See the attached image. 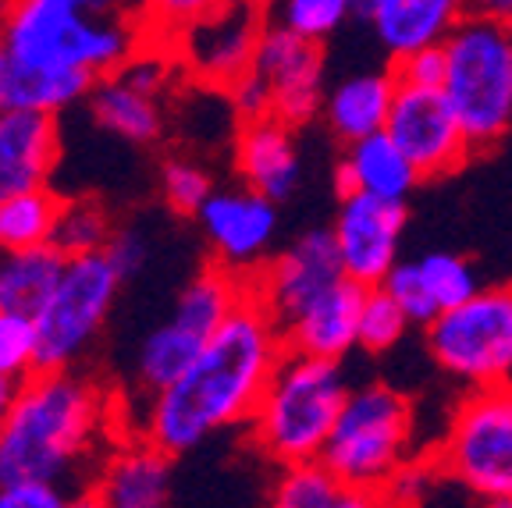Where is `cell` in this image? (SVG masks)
<instances>
[{
	"label": "cell",
	"mask_w": 512,
	"mask_h": 508,
	"mask_svg": "<svg viewBox=\"0 0 512 508\" xmlns=\"http://www.w3.org/2000/svg\"><path fill=\"white\" fill-rule=\"evenodd\" d=\"M146 43L121 0H4L0 107L57 114Z\"/></svg>",
	"instance_id": "obj_1"
},
{
	"label": "cell",
	"mask_w": 512,
	"mask_h": 508,
	"mask_svg": "<svg viewBox=\"0 0 512 508\" xmlns=\"http://www.w3.org/2000/svg\"><path fill=\"white\" fill-rule=\"evenodd\" d=\"M285 352V331L249 292L207 338L196 363L175 384L143 398L139 434L178 459L221 430L246 427Z\"/></svg>",
	"instance_id": "obj_2"
},
{
	"label": "cell",
	"mask_w": 512,
	"mask_h": 508,
	"mask_svg": "<svg viewBox=\"0 0 512 508\" xmlns=\"http://www.w3.org/2000/svg\"><path fill=\"white\" fill-rule=\"evenodd\" d=\"M111 413V395L72 366L25 377L0 427V484L40 477L75 491L82 469L96 473L89 459L111 427Z\"/></svg>",
	"instance_id": "obj_3"
},
{
	"label": "cell",
	"mask_w": 512,
	"mask_h": 508,
	"mask_svg": "<svg viewBox=\"0 0 512 508\" xmlns=\"http://www.w3.org/2000/svg\"><path fill=\"white\" fill-rule=\"evenodd\" d=\"M349 391L342 359L288 349L246 423L249 441L274 466L320 459Z\"/></svg>",
	"instance_id": "obj_4"
},
{
	"label": "cell",
	"mask_w": 512,
	"mask_h": 508,
	"mask_svg": "<svg viewBox=\"0 0 512 508\" xmlns=\"http://www.w3.org/2000/svg\"><path fill=\"white\" fill-rule=\"evenodd\" d=\"M448 104L459 114L473 153H488L512 132V25L470 15L441 40Z\"/></svg>",
	"instance_id": "obj_5"
},
{
	"label": "cell",
	"mask_w": 512,
	"mask_h": 508,
	"mask_svg": "<svg viewBox=\"0 0 512 508\" xmlns=\"http://www.w3.org/2000/svg\"><path fill=\"white\" fill-rule=\"evenodd\" d=\"M320 459L370 505L384 501L399 469L413 462V402L388 384L352 388Z\"/></svg>",
	"instance_id": "obj_6"
},
{
	"label": "cell",
	"mask_w": 512,
	"mask_h": 508,
	"mask_svg": "<svg viewBox=\"0 0 512 508\" xmlns=\"http://www.w3.org/2000/svg\"><path fill=\"white\" fill-rule=\"evenodd\" d=\"M434 466L484 505H512V384L470 388L441 437Z\"/></svg>",
	"instance_id": "obj_7"
},
{
	"label": "cell",
	"mask_w": 512,
	"mask_h": 508,
	"mask_svg": "<svg viewBox=\"0 0 512 508\" xmlns=\"http://www.w3.org/2000/svg\"><path fill=\"white\" fill-rule=\"evenodd\" d=\"M424 331L441 374L466 388L502 384L512 363V281L477 288L466 302L441 310Z\"/></svg>",
	"instance_id": "obj_8"
},
{
	"label": "cell",
	"mask_w": 512,
	"mask_h": 508,
	"mask_svg": "<svg viewBox=\"0 0 512 508\" xmlns=\"http://www.w3.org/2000/svg\"><path fill=\"white\" fill-rule=\"evenodd\" d=\"M121 270L107 253L68 256L64 274L43 310L36 313L40 331V370L75 366L104 331L111 306L118 299Z\"/></svg>",
	"instance_id": "obj_9"
},
{
	"label": "cell",
	"mask_w": 512,
	"mask_h": 508,
	"mask_svg": "<svg viewBox=\"0 0 512 508\" xmlns=\"http://www.w3.org/2000/svg\"><path fill=\"white\" fill-rule=\"evenodd\" d=\"M267 25V0H228L207 15L192 18L164 47H171L189 79L228 93L242 75L253 72Z\"/></svg>",
	"instance_id": "obj_10"
},
{
	"label": "cell",
	"mask_w": 512,
	"mask_h": 508,
	"mask_svg": "<svg viewBox=\"0 0 512 508\" xmlns=\"http://www.w3.org/2000/svg\"><path fill=\"white\" fill-rule=\"evenodd\" d=\"M384 132L406 150L416 171L431 178H445L473 157V143L459 114L448 104L445 89L434 86H399L392 100V114Z\"/></svg>",
	"instance_id": "obj_11"
},
{
	"label": "cell",
	"mask_w": 512,
	"mask_h": 508,
	"mask_svg": "<svg viewBox=\"0 0 512 508\" xmlns=\"http://www.w3.org/2000/svg\"><path fill=\"white\" fill-rule=\"evenodd\" d=\"M196 221H200L214 260L242 278H253L264 267L278 239V203L249 185L214 189Z\"/></svg>",
	"instance_id": "obj_12"
},
{
	"label": "cell",
	"mask_w": 512,
	"mask_h": 508,
	"mask_svg": "<svg viewBox=\"0 0 512 508\" xmlns=\"http://www.w3.org/2000/svg\"><path fill=\"white\" fill-rule=\"evenodd\" d=\"M342 278L345 267L338 260L335 235H331V228H317L299 235L278 256H271L249 278V288H253V295L264 302L271 317L278 320V327L285 331L320 292H328Z\"/></svg>",
	"instance_id": "obj_13"
},
{
	"label": "cell",
	"mask_w": 512,
	"mask_h": 508,
	"mask_svg": "<svg viewBox=\"0 0 512 508\" xmlns=\"http://www.w3.org/2000/svg\"><path fill=\"white\" fill-rule=\"evenodd\" d=\"M409 210L399 199H377L363 192H342V207L331 224L338 260L345 278L374 288L381 285L399 263L402 235H406Z\"/></svg>",
	"instance_id": "obj_14"
},
{
	"label": "cell",
	"mask_w": 512,
	"mask_h": 508,
	"mask_svg": "<svg viewBox=\"0 0 512 508\" xmlns=\"http://www.w3.org/2000/svg\"><path fill=\"white\" fill-rule=\"evenodd\" d=\"M253 72L271 89V114L288 125H306L320 118L324 107V43L306 40L299 32L267 25Z\"/></svg>",
	"instance_id": "obj_15"
},
{
	"label": "cell",
	"mask_w": 512,
	"mask_h": 508,
	"mask_svg": "<svg viewBox=\"0 0 512 508\" xmlns=\"http://www.w3.org/2000/svg\"><path fill=\"white\" fill-rule=\"evenodd\" d=\"M175 455L146 441L143 434L136 441H125L121 448L104 455L96 466L93 480L86 487L89 505L104 508H160L171 501V466Z\"/></svg>",
	"instance_id": "obj_16"
},
{
	"label": "cell",
	"mask_w": 512,
	"mask_h": 508,
	"mask_svg": "<svg viewBox=\"0 0 512 508\" xmlns=\"http://www.w3.org/2000/svg\"><path fill=\"white\" fill-rule=\"evenodd\" d=\"M232 157L239 182L271 196L274 203L292 199L299 182H303V157H299L296 125L281 121L278 114L239 121Z\"/></svg>",
	"instance_id": "obj_17"
},
{
	"label": "cell",
	"mask_w": 512,
	"mask_h": 508,
	"mask_svg": "<svg viewBox=\"0 0 512 508\" xmlns=\"http://www.w3.org/2000/svg\"><path fill=\"white\" fill-rule=\"evenodd\" d=\"M363 299H367V285L352 278L335 281L285 327V345L306 356L345 359L352 349H360Z\"/></svg>",
	"instance_id": "obj_18"
},
{
	"label": "cell",
	"mask_w": 512,
	"mask_h": 508,
	"mask_svg": "<svg viewBox=\"0 0 512 508\" xmlns=\"http://www.w3.org/2000/svg\"><path fill=\"white\" fill-rule=\"evenodd\" d=\"M57 164V114L0 107V199L40 189Z\"/></svg>",
	"instance_id": "obj_19"
},
{
	"label": "cell",
	"mask_w": 512,
	"mask_h": 508,
	"mask_svg": "<svg viewBox=\"0 0 512 508\" xmlns=\"http://www.w3.org/2000/svg\"><path fill=\"white\" fill-rule=\"evenodd\" d=\"M473 11V0H377L370 11L374 40L388 57L434 47Z\"/></svg>",
	"instance_id": "obj_20"
},
{
	"label": "cell",
	"mask_w": 512,
	"mask_h": 508,
	"mask_svg": "<svg viewBox=\"0 0 512 508\" xmlns=\"http://www.w3.org/2000/svg\"><path fill=\"white\" fill-rule=\"evenodd\" d=\"M420 182H424V175L416 171L406 150L388 132H374L367 139L345 143L342 164H338V189L342 192H363V196L406 203Z\"/></svg>",
	"instance_id": "obj_21"
},
{
	"label": "cell",
	"mask_w": 512,
	"mask_h": 508,
	"mask_svg": "<svg viewBox=\"0 0 512 508\" xmlns=\"http://www.w3.org/2000/svg\"><path fill=\"white\" fill-rule=\"evenodd\" d=\"M395 72H356L345 75L342 82L328 86L324 93V107L320 118L328 125V132L342 143H356L374 132H384L388 114H392L395 100Z\"/></svg>",
	"instance_id": "obj_22"
},
{
	"label": "cell",
	"mask_w": 512,
	"mask_h": 508,
	"mask_svg": "<svg viewBox=\"0 0 512 508\" xmlns=\"http://www.w3.org/2000/svg\"><path fill=\"white\" fill-rule=\"evenodd\" d=\"M93 118L107 132L121 135L128 143H153L164 132V111H160V96H150L125 82L118 72L104 75L89 93Z\"/></svg>",
	"instance_id": "obj_23"
},
{
	"label": "cell",
	"mask_w": 512,
	"mask_h": 508,
	"mask_svg": "<svg viewBox=\"0 0 512 508\" xmlns=\"http://www.w3.org/2000/svg\"><path fill=\"white\" fill-rule=\"evenodd\" d=\"M64 263H68V256L50 242L4 253L0 256V306L36 317L61 281Z\"/></svg>",
	"instance_id": "obj_24"
},
{
	"label": "cell",
	"mask_w": 512,
	"mask_h": 508,
	"mask_svg": "<svg viewBox=\"0 0 512 508\" xmlns=\"http://www.w3.org/2000/svg\"><path fill=\"white\" fill-rule=\"evenodd\" d=\"M207 338L200 331H192L189 324L171 317L168 324H160L157 331H150L143 338L136 352V391L143 398L157 395L160 388L175 384L178 377L196 363V356L203 352Z\"/></svg>",
	"instance_id": "obj_25"
},
{
	"label": "cell",
	"mask_w": 512,
	"mask_h": 508,
	"mask_svg": "<svg viewBox=\"0 0 512 508\" xmlns=\"http://www.w3.org/2000/svg\"><path fill=\"white\" fill-rule=\"evenodd\" d=\"M278 480L271 487V501L278 508H363L370 505L356 494L324 459H303L278 466Z\"/></svg>",
	"instance_id": "obj_26"
},
{
	"label": "cell",
	"mask_w": 512,
	"mask_h": 508,
	"mask_svg": "<svg viewBox=\"0 0 512 508\" xmlns=\"http://www.w3.org/2000/svg\"><path fill=\"white\" fill-rule=\"evenodd\" d=\"M57 210H61V196L50 192L47 185L0 199V256L47 246L54 235Z\"/></svg>",
	"instance_id": "obj_27"
},
{
	"label": "cell",
	"mask_w": 512,
	"mask_h": 508,
	"mask_svg": "<svg viewBox=\"0 0 512 508\" xmlns=\"http://www.w3.org/2000/svg\"><path fill=\"white\" fill-rule=\"evenodd\" d=\"M111 235H114L111 210H107L100 199L75 196V199H61L50 246H57L64 256L104 253Z\"/></svg>",
	"instance_id": "obj_28"
},
{
	"label": "cell",
	"mask_w": 512,
	"mask_h": 508,
	"mask_svg": "<svg viewBox=\"0 0 512 508\" xmlns=\"http://www.w3.org/2000/svg\"><path fill=\"white\" fill-rule=\"evenodd\" d=\"M267 18L306 40L328 43L349 18H356V8L352 0H267Z\"/></svg>",
	"instance_id": "obj_29"
},
{
	"label": "cell",
	"mask_w": 512,
	"mask_h": 508,
	"mask_svg": "<svg viewBox=\"0 0 512 508\" xmlns=\"http://www.w3.org/2000/svg\"><path fill=\"white\" fill-rule=\"evenodd\" d=\"M416 267H420V278H424L427 292H431L434 306L441 310H452L459 302H466L480 288V278L473 263L459 253H427L416 256Z\"/></svg>",
	"instance_id": "obj_30"
},
{
	"label": "cell",
	"mask_w": 512,
	"mask_h": 508,
	"mask_svg": "<svg viewBox=\"0 0 512 508\" xmlns=\"http://www.w3.org/2000/svg\"><path fill=\"white\" fill-rule=\"evenodd\" d=\"M413 327V320L406 317L399 302L384 292L381 285L367 288V299H363L360 313V349L370 356H384L392 352L395 345L406 338V331Z\"/></svg>",
	"instance_id": "obj_31"
},
{
	"label": "cell",
	"mask_w": 512,
	"mask_h": 508,
	"mask_svg": "<svg viewBox=\"0 0 512 508\" xmlns=\"http://www.w3.org/2000/svg\"><path fill=\"white\" fill-rule=\"evenodd\" d=\"M40 370V331L36 317L0 306V374L22 384Z\"/></svg>",
	"instance_id": "obj_32"
},
{
	"label": "cell",
	"mask_w": 512,
	"mask_h": 508,
	"mask_svg": "<svg viewBox=\"0 0 512 508\" xmlns=\"http://www.w3.org/2000/svg\"><path fill=\"white\" fill-rule=\"evenodd\" d=\"M160 192H164V203L178 217H196L203 203L210 199V192H214V178L196 160L175 157L160 167Z\"/></svg>",
	"instance_id": "obj_33"
},
{
	"label": "cell",
	"mask_w": 512,
	"mask_h": 508,
	"mask_svg": "<svg viewBox=\"0 0 512 508\" xmlns=\"http://www.w3.org/2000/svg\"><path fill=\"white\" fill-rule=\"evenodd\" d=\"M221 4H228V0H143L136 18L146 43H168L192 18L207 15V11L221 8Z\"/></svg>",
	"instance_id": "obj_34"
},
{
	"label": "cell",
	"mask_w": 512,
	"mask_h": 508,
	"mask_svg": "<svg viewBox=\"0 0 512 508\" xmlns=\"http://www.w3.org/2000/svg\"><path fill=\"white\" fill-rule=\"evenodd\" d=\"M381 288L392 295L395 302H399L413 324L427 327L434 317H438V306H434L431 292H427L424 278H420V267H416V260H399V263H395L392 274L381 281Z\"/></svg>",
	"instance_id": "obj_35"
},
{
	"label": "cell",
	"mask_w": 512,
	"mask_h": 508,
	"mask_svg": "<svg viewBox=\"0 0 512 508\" xmlns=\"http://www.w3.org/2000/svg\"><path fill=\"white\" fill-rule=\"evenodd\" d=\"M68 501H79V498L68 494V487L54 484V480L22 477L0 484V508H61Z\"/></svg>",
	"instance_id": "obj_36"
},
{
	"label": "cell",
	"mask_w": 512,
	"mask_h": 508,
	"mask_svg": "<svg viewBox=\"0 0 512 508\" xmlns=\"http://www.w3.org/2000/svg\"><path fill=\"white\" fill-rule=\"evenodd\" d=\"M392 72L399 86L441 89V82H445V50H441V43H434V47H420V50H413V54H402V57H395Z\"/></svg>",
	"instance_id": "obj_37"
},
{
	"label": "cell",
	"mask_w": 512,
	"mask_h": 508,
	"mask_svg": "<svg viewBox=\"0 0 512 508\" xmlns=\"http://www.w3.org/2000/svg\"><path fill=\"white\" fill-rule=\"evenodd\" d=\"M228 104L235 107L239 121L264 118V114H271V89H267V82L260 79V75L249 72V75H242L232 89H228Z\"/></svg>",
	"instance_id": "obj_38"
},
{
	"label": "cell",
	"mask_w": 512,
	"mask_h": 508,
	"mask_svg": "<svg viewBox=\"0 0 512 508\" xmlns=\"http://www.w3.org/2000/svg\"><path fill=\"white\" fill-rule=\"evenodd\" d=\"M104 253L111 256V263L121 270V278H132V274L146 263V253H150V249H146V239L139 235V231H114Z\"/></svg>",
	"instance_id": "obj_39"
},
{
	"label": "cell",
	"mask_w": 512,
	"mask_h": 508,
	"mask_svg": "<svg viewBox=\"0 0 512 508\" xmlns=\"http://www.w3.org/2000/svg\"><path fill=\"white\" fill-rule=\"evenodd\" d=\"M473 11L495 18V22L512 25V0H473Z\"/></svg>",
	"instance_id": "obj_40"
},
{
	"label": "cell",
	"mask_w": 512,
	"mask_h": 508,
	"mask_svg": "<svg viewBox=\"0 0 512 508\" xmlns=\"http://www.w3.org/2000/svg\"><path fill=\"white\" fill-rule=\"evenodd\" d=\"M15 395H18V381H11V377L0 374V427H4V420H8Z\"/></svg>",
	"instance_id": "obj_41"
},
{
	"label": "cell",
	"mask_w": 512,
	"mask_h": 508,
	"mask_svg": "<svg viewBox=\"0 0 512 508\" xmlns=\"http://www.w3.org/2000/svg\"><path fill=\"white\" fill-rule=\"evenodd\" d=\"M374 4H377V0H352V8H356V18H363V22H367L370 11H374Z\"/></svg>",
	"instance_id": "obj_42"
},
{
	"label": "cell",
	"mask_w": 512,
	"mask_h": 508,
	"mask_svg": "<svg viewBox=\"0 0 512 508\" xmlns=\"http://www.w3.org/2000/svg\"><path fill=\"white\" fill-rule=\"evenodd\" d=\"M505 384H512V363H509V374H505Z\"/></svg>",
	"instance_id": "obj_43"
}]
</instances>
